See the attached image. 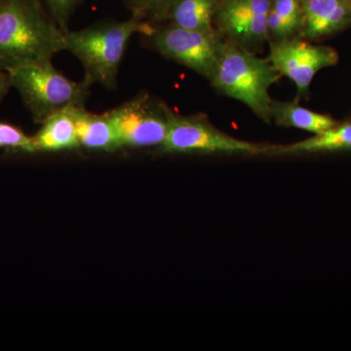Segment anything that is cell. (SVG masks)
Wrapping results in <instances>:
<instances>
[{"label": "cell", "instance_id": "8992f818", "mask_svg": "<svg viewBox=\"0 0 351 351\" xmlns=\"http://www.w3.org/2000/svg\"><path fill=\"white\" fill-rule=\"evenodd\" d=\"M152 25L151 34L142 36L149 47L211 80L226 43V36L219 29L202 32L168 24Z\"/></svg>", "mask_w": 351, "mask_h": 351}, {"label": "cell", "instance_id": "e0dca14e", "mask_svg": "<svg viewBox=\"0 0 351 351\" xmlns=\"http://www.w3.org/2000/svg\"><path fill=\"white\" fill-rule=\"evenodd\" d=\"M131 15L151 25L160 24L176 0H124Z\"/></svg>", "mask_w": 351, "mask_h": 351}, {"label": "cell", "instance_id": "5b68a950", "mask_svg": "<svg viewBox=\"0 0 351 351\" xmlns=\"http://www.w3.org/2000/svg\"><path fill=\"white\" fill-rule=\"evenodd\" d=\"M167 119V135L162 144L156 147L158 154H270L271 145L230 137L217 129L202 113L182 115L168 106Z\"/></svg>", "mask_w": 351, "mask_h": 351}, {"label": "cell", "instance_id": "52a82bcc", "mask_svg": "<svg viewBox=\"0 0 351 351\" xmlns=\"http://www.w3.org/2000/svg\"><path fill=\"white\" fill-rule=\"evenodd\" d=\"M168 106L147 92H141L108 110L121 149L158 147L167 135Z\"/></svg>", "mask_w": 351, "mask_h": 351}, {"label": "cell", "instance_id": "5bb4252c", "mask_svg": "<svg viewBox=\"0 0 351 351\" xmlns=\"http://www.w3.org/2000/svg\"><path fill=\"white\" fill-rule=\"evenodd\" d=\"M272 120L279 126L293 127L317 134L329 130L337 125V121L326 114L302 108L294 101H272Z\"/></svg>", "mask_w": 351, "mask_h": 351}, {"label": "cell", "instance_id": "4fadbf2b", "mask_svg": "<svg viewBox=\"0 0 351 351\" xmlns=\"http://www.w3.org/2000/svg\"><path fill=\"white\" fill-rule=\"evenodd\" d=\"M219 1L221 0H176L160 24L195 31H213L216 29L214 19Z\"/></svg>", "mask_w": 351, "mask_h": 351}, {"label": "cell", "instance_id": "ac0fdd59", "mask_svg": "<svg viewBox=\"0 0 351 351\" xmlns=\"http://www.w3.org/2000/svg\"><path fill=\"white\" fill-rule=\"evenodd\" d=\"M51 17L64 32L69 31V21L82 0H43Z\"/></svg>", "mask_w": 351, "mask_h": 351}, {"label": "cell", "instance_id": "9a60e30c", "mask_svg": "<svg viewBox=\"0 0 351 351\" xmlns=\"http://www.w3.org/2000/svg\"><path fill=\"white\" fill-rule=\"evenodd\" d=\"M351 149V122L337 124L313 138L287 145H271L270 154H297L304 152H334Z\"/></svg>", "mask_w": 351, "mask_h": 351}, {"label": "cell", "instance_id": "2e32d148", "mask_svg": "<svg viewBox=\"0 0 351 351\" xmlns=\"http://www.w3.org/2000/svg\"><path fill=\"white\" fill-rule=\"evenodd\" d=\"M302 22L301 0H271L269 14V41L299 38Z\"/></svg>", "mask_w": 351, "mask_h": 351}, {"label": "cell", "instance_id": "44dd1931", "mask_svg": "<svg viewBox=\"0 0 351 351\" xmlns=\"http://www.w3.org/2000/svg\"><path fill=\"white\" fill-rule=\"evenodd\" d=\"M0 1H1V0H0Z\"/></svg>", "mask_w": 351, "mask_h": 351}, {"label": "cell", "instance_id": "d6986e66", "mask_svg": "<svg viewBox=\"0 0 351 351\" xmlns=\"http://www.w3.org/2000/svg\"><path fill=\"white\" fill-rule=\"evenodd\" d=\"M31 143V137L18 127L0 123V149L25 152Z\"/></svg>", "mask_w": 351, "mask_h": 351}, {"label": "cell", "instance_id": "8fae6325", "mask_svg": "<svg viewBox=\"0 0 351 351\" xmlns=\"http://www.w3.org/2000/svg\"><path fill=\"white\" fill-rule=\"evenodd\" d=\"M73 108H64L43 122L38 133L32 136L25 154L73 151L80 147Z\"/></svg>", "mask_w": 351, "mask_h": 351}, {"label": "cell", "instance_id": "ba28073f", "mask_svg": "<svg viewBox=\"0 0 351 351\" xmlns=\"http://www.w3.org/2000/svg\"><path fill=\"white\" fill-rule=\"evenodd\" d=\"M269 60L281 76L292 80L297 98L306 96L309 85L321 69L336 66L339 54L328 46L314 45L300 38L269 41Z\"/></svg>", "mask_w": 351, "mask_h": 351}, {"label": "cell", "instance_id": "9c48e42d", "mask_svg": "<svg viewBox=\"0 0 351 351\" xmlns=\"http://www.w3.org/2000/svg\"><path fill=\"white\" fill-rule=\"evenodd\" d=\"M271 0H221L214 25L242 49L257 53L269 41Z\"/></svg>", "mask_w": 351, "mask_h": 351}, {"label": "cell", "instance_id": "277c9868", "mask_svg": "<svg viewBox=\"0 0 351 351\" xmlns=\"http://www.w3.org/2000/svg\"><path fill=\"white\" fill-rule=\"evenodd\" d=\"M15 88L36 123L69 107H85L90 96L87 80L73 82L48 61L32 62L8 69Z\"/></svg>", "mask_w": 351, "mask_h": 351}, {"label": "cell", "instance_id": "7a4b0ae2", "mask_svg": "<svg viewBox=\"0 0 351 351\" xmlns=\"http://www.w3.org/2000/svg\"><path fill=\"white\" fill-rule=\"evenodd\" d=\"M154 25L131 15L121 22L99 23L64 32V46L82 63L84 80L108 90L117 87L120 64L134 34L147 36Z\"/></svg>", "mask_w": 351, "mask_h": 351}, {"label": "cell", "instance_id": "6da1fadb", "mask_svg": "<svg viewBox=\"0 0 351 351\" xmlns=\"http://www.w3.org/2000/svg\"><path fill=\"white\" fill-rule=\"evenodd\" d=\"M64 50V32L43 0L0 1V71L48 61Z\"/></svg>", "mask_w": 351, "mask_h": 351}, {"label": "cell", "instance_id": "7c38bea8", "mask_svg": "<svg viewBox=\"0 0 351 351\" xmlns=\"http://www.w3.org/2000/svg\"><path fill=\"white\" fill-rule=\"evenodd\" d=\"M73 114L80 147L101 152L121 149L117 131L107 112L97 114L88 112L85 107H75Z\"/></svg>", "mask_w": 351, "mask_h": 351}, {"label": "cell", "instance_id": "3957f363", "mask_svg": "<svg viewBox=\"0 0 351 351\" xmlns=\"http://www.w3.org/2000/svg\"><path fill=\"white\" fill-rule=\"evenodd\" d=\"M280 77L269 58L258 57L256 53L242 49L226 39L209 82L219 93L242 101L258 119L269 123L274 101L269 96V88Z\"/></svg>", "mask_w": 351, "mask_h": 351}, {"label": "cell", "instance_id": "7402d4cb", "mask_svg": "<svg viewBox=\"0 0 351 351\" xmlns=\"http://www.w3.org/2000/svg\"><path fill=\"white\" fill-rule=\"evenodd\" d=\"M350 1H351V0H350Z\"/></svg>", "mask_w": 351, "mask_h": 351}, {"label": "cell", "instance_id": "30bf717a", "mask_svg": "<svg viewBox=\"0 0 351 351\" xmlns=\"http://www.w3.org/2000/svg\"><path fill=\"white\" fill-rule=\"evenodd\" d=\"M299 38L317 40L351 27L350 0H301Z\"/></svg>", "mask_w": 351, "mask_h": 351}, {"label": "cell", "instance_id": "ffe728a7", "mask_svg": "<svg viewBox=\"0 0 351 351\" xmlns=\"http://www.w3.org/2000/svg\"><path fill=\"white\" fill-rule=\"evenodd\" d=\"M11 88L10 78L5 71H0V104L3 101L4 97L8 93Z\"/></svg>", "mask_w": 351, "mask_h": 351}]
</instances>
